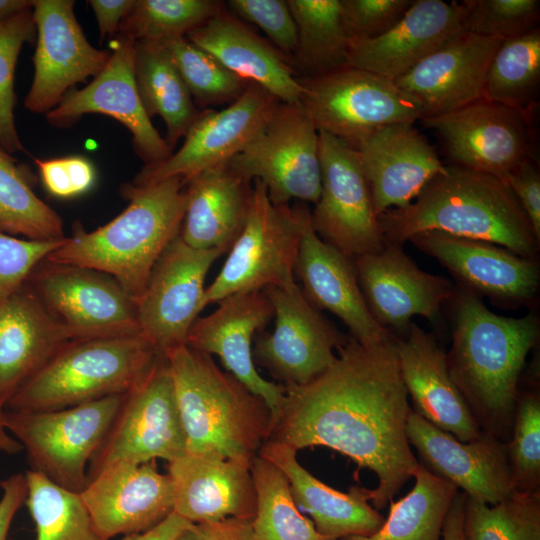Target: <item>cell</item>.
I'll list each match as a JSON object with an SVG mask.
<instances>
[{
    "label": "cell",
    "mask_w": 540,
    "mask_h": 540,
    "mask_svg": "<svg viewBox=\"0 0 540 540\" xmlns=\"http://www.w3.org/2000/svg\"><path fill=\"white\" fill-rule=\"evenodd\" d=\"M396 337L362 345L349 337L334 363L310 382L285 387L267 441L296 452L323 446L378 478L370 501L381 509L413 477L419 462L406 434L408 403Z\"/></svg>",
    "instance_id": "cell-1"
},
{
    "label": "cell",
    "mask_w": 540,
    "mask_h": 540,
    "mask_svg": "<svg viewBox=\"0 0 540 540\" xmlns=\"http://www.w3.org/2000/svg\"><path fill=\"white\" fill-rule=\"evenodd\" d=\"M452 301L450 376L479 427L498 438L510 426L527 355L539 337V320L490 311L480 296L459 286Z\"/></svg>",
    "instance_id": "cell-2"
},
{
    "label": "cell",
    "mask_w": 540,
    "mask_h": 540,
    "mask_svg": "<svg viewBox=\"0 0 540 540\" xmlns=\"http://www.w3.org/2000/svg\"><path fill=\"white\" fill-rule=\"evenodd\" d=\"M386 243L402 245L424 231L489 242L534 259L539 240L508 185L487 173L446 166L415 201L378 216Z\"/></svg>",
    "instance_id": "cell-3"
},
{
    "label": "cell",
    "mask_w": 540,
    "mask_h": 540,
    "mask_svg": "<svg viewBox=\"0 0 540 540\" xmlns=\"http://www.w3.org/2000/svg\"><path fill=\"white\" fill-rule=\"evenodd\" d=\"M122 194L129 204L117 217L93 231L74 222L72 235L45 260L107 273L136 302L156 261L180 233L185 183L180 177L142 187L128 183Z\"/></svg>",
    "instance_id": "cell-4"
},
{
    "label": "cell",
    "mask_w": 540,
    "mask_h": 540,
    "mask_svg": "<svg viewBox=\"0 0 540 540\" xmlns=\"http://www.w3.org/2000/svg\"><path fill=\"white\" fill-rule=\"evenodd\" d=\"M187 453L251 465L271 429L265 401L223 372L212 356L185 345L166 354Z\"/></svg>",
    "instance_id": "cell-5"
},
{
    "label": "cell",
    "mask_w": 540,
    "mask_h": 540,
    "mask_svg": "<svg viewBox=\"0 0 540 540\" xmlns=\"http://www.w3.org/2000/svg\"><path fill=\"white\" fill-rule=\"evenodd\" d=\"M158 356L140 334L70 341L13 394L5 409L50 411L123 395Z\"/></svg>",
    "instance_id": "cell-6"
},
{
    "label": "cell",
    "mask_w": 540,
    "mask_h": 540,
    "mask_svg": "<svg viewBox=\"0 0 540 540\" xmlns=\"http://www.w3.org/2000/svg\"><path fill=\"white\" fill-rule=\"evenodd\" d=\"M123 395L50 411L4 410V425L26 452L30 470L80 493L88 468L106 436Z\"/></svg>",
    "instance_id": "cell-7"
},
{
    "label": "cell",
    "mask_w": 540,
    "mask_h": 540,
    "mask_svg": "<svg viewBox=\"0 0 540 540\" xmlns=\"http://www.w3.org/2000/svg\"><path fill=\"white\" fill-rule=\"evenodd\" d=\"M309 213L306 206L272 203L265 185L254 180L245 225L220 272L206 288L203 307L232 294L295 284V265Z\"/></svg>",
    "instance_id": "cell-8"
},
{
    "label": "cell",
    "mask_w": 540,
    "mask_h": 540,
    "mask_svg": "<svg viewBox=\"0 0 540 540\" xmlns=\"http://www.w3.org/2000/svg\"><path fill=\"white\" fill-rule=\"evenodd\" d=\"M299 103L318 131L354 149L374 131L423 118L420 103L393 80L352 66L298 78Z\"/></svg>",
    "instance_id": "cell-9"
},
{
    "label": "cell",
    "mask_w": 540,
    "mask_h": 540,
    "mask_svg": "<svg viewBox=\"0 0 540 540\" xmlns=\"http://www.w3.org/2000/svg\"><path fill=\"white\" fill-rule=\"evenodd\" d=\"M187 453L173 378L165 356L123 396L120 408L88 468V481L115 463L172 462Z\"/></svg>",
    "instance_id": "cell-10"
},
{
    "label": "cell",
    "mask_w": 540,
    "mask_h": 540,
    "mask_svg": "<svg viewBox=\"0 0 540 540\" xmlns=\"http://www.w3.org/2000/svg\"><path fill=\"white\" fill-rule=\"evenodd\" d=\"M228 164L250 181L260 180L276 205L316 203L321 192L318 130L298 103L279 102Z\"/></svg>",
    "instance_id": "cell-11"
},
{
    "label": "cell",
    "mask_w": 540,
    "mask_h": 540,
    "mask_svg": "<svg viewBox=\"0 0 540 540\" xmlns=\"http://www.w3.org/2000/svg\"><path fill=\"white\" fill-rule=\"evenodd\" d=\"M26 282L72 340L140 334L135 300L107 273L43 260Z\"/></svg>",
    "instance_id": "cell-12"
},
{
    "label": "cell",
    "mask_w": 540,
    "mask_h": 540,
    "mask_svg": "<svg viewBox=\"0 0 540 540\" xmlns=\"http://www.w3.org/2000/svg\"><path fill=\"white\" fill-rule=\"evenodd\" d=\"M321 192L311 216L317 235L345 255L379 252L386 245L359 154L318 131Z\"/></svg>",
    "instance_id": "cell-13"
},
{
    "label": "cell",
    "mask_w": 540,
    "mask_h": 540,
    "mask_svg": "<svg viewBox=\"0 0 540 540\" xmlns=\"http://www.w3.org/2000/svg\"><path fill=\"white\" fill-rule=\"evenodd\" d=\"M274 310V328L258 335L254 363L285 387L304 385L330 367L348 340L303 294L295 283L263 289Z\"/></svg>",
    "instance_id": "cell-14"
},
{
    "label": "cell",
    "mask_w": 540,
    "mask_h": 540,
    "mask_svg": "<svg viewBox=\"0 0 540 540\" xmlns=\"http://www.w3.org/2000/svg\"><path fill=\"white\" fill-rule=\"evenodd\" d=\"M223 253L222 249H194L178 235L156 261L136 300V312L140 334L159 355L186 344L204 309L206 275Z\"/></svg>",
    "instance_id": "cell-15"
},
{
    "label": "cell",
    "mask_w": 540,
    "mask_h": 540,
    "mask_svg": "<svg viewBox=\"0 0 540 540\" xmlns=\"http://www.w3.org/2000/svg\"><path fill=\"white\" fill-rule=\"evenodd\" d=\"M528 110H519L485 98L452 112L424 118L423 125L442 139L455 165L495 176L533 158Z\"/></svg>",
    "instance_id": "cell-16"
},
{
    "label": "cell",
    "mask_w": 540,
    "mask_h": 540,
    "mask_svg": "<svg viewBox=\"0 0 540 540\" xmlns=\"http://www.w3.org/2000/svg\"><path fill=\"white\" fill-rule=\"evenodd\" d=\"M278 103L262 87L249 83L228 107L201 110L180 149L160 163L144 165L130 184L142 187L172 177L185 182L227 163L257 134Z\"/></svg>",
    "instance_id": "cell-17"
},
{
    "label": "cell",
    "mask_w": 540,
    "mask_h": 540,
    "mask_svg": "<svg viewBox=\"0 0 540 540\" xmlns=\"http://www.w3.org/2000/svg\"><path fill=\"white\" fill-rule=\"evenodd\" d=\"M73 0H32L36 27L34 76L24 99L33 113H48L77 83L96 77L111 52L93 47L74 14Z\"/></svg>",
    "instance_id": "cell-18"
},
{
    "label": "cell",
    "mask_w": 540,
    "mask_h": 540,
    "mask_svg": "<svg viewBox=\"0 0 540 540\" xmlns=\"http://www.w3.org/2000/svg\"><path fill=\"white\" fill-rule=\"evenodd\" d=\"M104 69L82 89L70 90L46 114L50 125L67 128L89 113L118 120L132 135L136 154L145 165L167 159L173 152L153 126L138 94L133 65L134 41L116 36Z\"/></svg>",
    "instance_id": "cell-19"
},
{
    "label": "cell",
    "mask_w": 540,
    "mask_h": 540,
    "mask_svg": "<svg viewBox=\"0 0 540 540\" xmlns=\"http://www.w3.org/2000/svg\"><path fill=\"white\" fill-rule=\"evenodd\" d=\"M406 434L420 464L468 498L495 505L515 492L507 445L493 434L482 431L476 439L462 442L413 410Z\"/></svg>",
    "instance_id": "cell-20"
},
{
    "label": "cell",
    "mask_w": 540,
    "mask_h": 540,
    "mask_svg": "<svg viewBox=\"0 0 540 540\" xmlns=\"http://www.w3.org/2000/svg\"><path fill=\"white\" fill-rule=\"evenodd\" d=\"M217 304L215 311L195 320L186 345L219 357L228 373L265 401L273 422L285 389L282 384L270 382L259 374L252 355L254 335L274 316L272 304L263 290L232 294Z\"/></svg>",
    "instance_id": "cell-21"
},
{
    "label": "cell",
    "mask_w": 540,
    "mask_h": 540,
    "mask_svg": "<svg viewBox=\"0 0 540 540\" xmlns=\"http://www.w3.org/2000/svg\"><path fill=\"white\" fill-rule=\"evenodd\" d=\"M353 260L369 311L389 331H406L416 315L436 321L453 296L451 282L421 270L402 245L386 243L379 252Z\"/></svg>",
    "instance_id": "cell-22"
},
{
    "label": "cell",
    "mask_w": 540,
    "mask_h": 540,
    "mask_svg": "<svg viewBox=\"0 0 540 540\" xmlns=\"http://www.w3.org/2000/svg\"><path fill=\"white\" fill-rule=\"evenodd\" d=\"M79 496L97 532L109 540L146 531L174 511L171 478L154 461L108 465Z\"/></svg>",
    "instance_id": "cell-23"
},
{
    "label": "cell",
    "mask_w": 540,
    "mask_h": 540,
    "mask_svg": "<svg viewBox=\"0 0 540 540\" xmlns=\"http://www.w3.org/2000/svg\"><path fill=\"white\" fill-rule=\"evenodd\" d=\"M435 258L464 287L496 304L520 306L537 295L539 264L501 246L439 231H424L409 240Z\"/></svg>",
    "instance_id": "cell-24"
},
{
    "label": "cell",
    "mask_w": 540,
    "mask_h": 540,
    "mask_svg": "<svg viewBox=\"0 0 540 540\" xmlns=\"http://www.w3.org/2000/svg\"><path fill=\"white\" fill-rule=\"evenodd\" d=\"M502 41L463 30L394 82L420 103L422 119L452 112L484 98L488 68Z\"/></svg>",
    "instance_id": "cell-25"
},
{
    "label": "cell",
    "mask_w": 540,
    "mask_h": 540,
    "mask_svg": "<svg viewBox=\"0 0 540 540\" xmlns=\"http://www.w3.org/2000/svg\"><path fill=\"white\" fill-rule=\"evenodd\" d=\"M310 213L304 223L295 265L303 294L318 310L336 315L360 344L369 346L389 340L394 336L392 332L382 327L369 311L353 258L317 235Z\"/></svg>",
    "instance_id": "cell-26"
},
{
    "label": "cell",
    "mask_w": 540,
    "mask_h": 540,
    "mask_svg": "<svg viewBox=\"0 0 540 540\" xmlns=\"http://www.w3.org/2000/svg\"><path fill=\"white\" fill-rule=\"evenodd\" d=\"M356 150L378 216L412 203L446 168L411 123L384 126L364 138Z\"/></svg>",
    "instance_id": "cell-27"
},
{
    "label": "cell",
    "mask_w": 540,
    "mask_h": 540,
    "mask_svg": "<svg viewBox=\"0 0 540 540\" xmlns=\"http://www.w3.org/2000/svg\"><path fill=\"white\" fill-rule=\"evenodd\" d=\"M461 3L413 0L403 17L376 38H349L347 64L395 80L463 31Z\"/></svg>",
    "instance_id": "cell-28"
},
{
    "label": "cell",
    "mask_w": 540,
    "mask_h": 540,
    "mask_svg": "<svg viewBox=\"0 0 540 540\" xmlns=\"http://www.w3.org/2000/svg\"><path fill=\"white\" fill-rule=\"evenodd\" d=\"M399 367L417 414L462 442L476 439L480 427L453 382L446 353L435 337L410 323L396 338Z\"/></svg>",
    "instance_id": "cell-29"
},
{
    "label": "cell",
    "mask_w": 540,
    "mask_h": 540,
    "mask_svg": "<svg viewBox=\"0 0 540 540\" xmlns=\"http://www.w3.org/2000/svg\"><path fill=\"white\" fill-rule=\"evenodd\" d=\"M174 512L191 523L253 520L256 492L250 465L214 455L189 454L168 463Z\"/></svg>",
    "instance_id": "cell-30"
},
{
    "label": "cell",
    "mask_w": 540,
    "mask_h": 540,
    "mask_svg": "<svg viewBox=\"0 0 540 540\" xmlns=\"http://www.w3.org/2000/svg\"><path fill=\"white\" fill-rule=\"evenodd\" d=\"M70 341L25 282L0 306V407Z\"/></svg>",
    "instance_id": "cell-31"
},
{
    "label": "cell",
    "mask_w": 540,
    "mask_h": 540,
    "mask_svg": "<svg viewBox=\"0 0 540 540\" xmlns=\"http://www.w3.org/2000/svg\"><path fill=\"white\" fill-rule=\"evenodd\" d=\"M258 455L282 471L297 508L311 517L322 536L330 540L367 536L384 523L385 518L368 503L369 489L353 486L344 493L324 484L301 466L294 449L280 443L266 441Z\"/></svg>",
    "instance_id": "cell-32"
},
{
    "label": "cell",
    "mask_w": 540,
    "mask_h": 540,
    "mask_svg": "<svg viewBox=\"0 0 540 540\" xmlns=\"http://www.w3.org/2000/svg\"><path fill=\"white\" fill-rule=\"evenodd\" d=\"M186 38L237 76L255 83L281 103L300 101L298 77L272 44L225 11L208 19Z\"/></svg>",
    "instance_id": "cell-33"
},
{
    "label": "cell",
    "mask_w": 540,
    "mask_h": 540,
    "mask_svg": "<svg viewBox=\"0 0 540 540\" xmlns=\"http://www.w3.org/2000/svg\"><path fill=\"white\" fill-rule=\"evenodd\" d=\"M184 183L186 208L180 238L194 249L228 252L248 216L251 181L227 162L204 170Z\"/></svg>",
    "instance_id": "cell-34"
},
{
    "label": "cell",
    "mask_w": 540,
    "mask_h": 540,
    "mask_svg": "<svg viewBox=\"0 0 540 540\" xmlns=\"http://www.w3.org/2000/svg\"><path fill=\"white\" fill-rule=\"evenodd\" d=\"M135 82L148 117L159 116L167 129L166 142L173 150L184 138L201 110L161 43H134Z\"/></svg>",
    "instance_id": "cell-35"
},
{
    "label": "cell",
    "mask_w": 540,
    "mask_h": 540,
    "mask_svg": "<svg viewBox=\"0 0 540 540\" xmlns=\"http://www.w3.org/2000/svg\"><path fill=\"white\" fill-rule=\"evenodd\" d=\"M413 477L412 490L389 502L388 516L376 532L341 540H442L445 517L458 489L420 463Z\"/></svg>",
    "instance_id": "cell-36"
},
{
    "label": "cell",
    "mask_w": 540,
    "mask_h": 540,
    "mask_svg": "<svg viewBox=\"0 0 540 540\" xmlns=\"http://www.w3.org/2000/svg\"><path fill=\"white\" fill-rule=\"evenodd\" d=\"M297 30L294 59L306 76L328 73L347 64L349 35L341 0H287Z\"/></svg>",
    "instance_id": "cell-37"
},
{
    "label": "cell",
    "mask_w": 540,
    "mask_h": 540,
    "mask_svg": "<svg viewBox=\"0 0 540 540\" xmlns=\"http://www.w3.org/2000/svg\"><path fill=\"white\" fill-rule=\"evenodd\" d=\"M250 472L256 492L252 526L257 540H330L299 511L279 468L257 455Z\"/></svg>",
    "instance_id": "cell-38"
},
{
    "label": "cell",
    "mask_w": 540,
    "mask_h": 540,
    "mask_svg": "<svg viewBox=\"0 0 540 540\" xmlns=\"http://www.w3.org/2000/svg\"><path fill=\"white\" fill-rule=\"evenodd\" d=\"M0 231L29 240L66 238L60 215L34 193L17 161L1 147Z\"/></svg>",
    "instance_id": "cell-39"
},
{
    "label": "cell",
    "mask_w": 540,
    "mask_h": 540,
    "mask_svg": "<svg viewBox=\"0 0 540 540\" xmlns=\"http://www.w3.org/2000/svg\"><path fill=\"white\" fill-rule=\"evenodd\" d=\"M540 80V30L502 41L490 62L484 98L528 110Z\"/></svg>",
    "instance_id": "cell-40"
},
{
    "label": "cell",
    "mask_w": 540,
    "mask_h": 540,
    "mask_svg": "<svg viewBox=\"0 0 540 540\" xmlns=\"http://www.w3.org/2000/svg\"><path fill=\"white\" fill-rule=\"evenodd\" d=\"M25 504L36 540H109L95 529L79 493L66 490L35 471L25 472Z\"/></svg>",
    "instance_id": "cell-41"
},
{
    "label": "cell",
    "mask_w": 540,
    "mask_h": 540,
    "mask_svg": "<svg viewBox=\"0 0 540 540\" xmlns=\"http://www.w3.org/2000/svg\"><path fill=\"white\" fill-rule=\"evenodd\" d=\"M222 7L213 0H134L116 36L158 43L186 37Z\"/></svg>",
    "instance_id": "cell-42"
},
{
    "label": "cell",
    "mask_w": 540,
    "mask_h": 540,
    "mask_svg": "<svg viewBox=\"0 0 540 540\" xmlns=\"http://www.w3.org/2000/svg\"><path fill=\"white\" fill-rule=\"evenodd\" d=\"M465 540H540L539 492H517L495 505L467 497Z\"/></svg>",
    "instance_id": "cell-43"
},
{
    "label": "cell",
    "mask_w": 540,
    "mask_h": 540,
    "mask_svg": "<svg viewBox=\"0 0 540 540\" xmlns=\"http://www.w3.org/2000/svg\"><path fill=\"white\" fill-rule=\"evenodd\" d=\"M175 68L200 107L235 101L250 82L221 65L209 53L177 37L161 42Z\"/></svg>",
    "instance_id": "cell-44"
},
{
    "label": "cell",
    "mask_w": 540,
    "mask_h": 540,
    "mask_svg": "<svg viewBox=\"0 0 540 540\" xmlns=\"http://www.w3.org/2000/svg\"><path fill=\"white\" fill-rule=\"evenodd\" d=\"M35 39L32 8L0 23V147L10 154L25 151L15 125L14 77L24 43Z\"/></svg>",
    "instance_id": "cell-45"
},
{
    "label": "cell",
    "mask_w": 540,
    "mask_h": 540,
    "mask_svg": "<svg viewBox=\"0 0 540 540\" xmlns=\"http://www.w3.org/2000/svg\"><path fill=\"white\" fill-rule=\"evenodd\" d=\"M513 436L507 445L515 491L538 492L540 482V400L527 393L517 400Z\"/></svg>",
    "instance_id": "cell-46"
},
{
    "label": "cell",
    "mask_w": 540,
    "mask_h": 540,
    "mask_svg": "<svg viewBox=\"0 0 540 540\" xmlns=\"http://www.w3.org/2000/svg\"><path fill=\"white\" fill-rule=\"evenodd\" d=\"M463 30L503 40L529 32L540 16L538 0H465Z\"/></svg>",
    "instance_id": "cell-47"
},
{
    "label": "cell",
    "mask_w": 540,
    "mask_h": 540,
    "mask_svg": "<svg viewBox=\"0 0 540 540\" xmlns=\"http://www.w3.org/2000/svg\"><path fill=\"white\" fill-rule=\"evenodd\" d=\"M65 239L29 240L0 231V306L27 281L34 267Z\"/></svg>",
    "instance_id": "cell-48"
},
{
    "label": "cell",
    "mask_w": 540,
    "mask_h": 540,
    "mask_svg": "<svg viewBox=\"0 0 540 540\" xmlns=\"http://www.w3.org/2000/svg\"><path fill=\"white\" fill-rule=\"evenodd\" d=\"M228 6L241 18L258 26L285 57L297 48V30L284 0H231Z\"/></svg>",
    "instance_id": "cell-49"
},
{
    "label": "cell",
    "mask_w": 540,
    "mask_h": 540,
    "mask_svg": "<svg viewBox=\"0 0 540 540\" xmlns=\"http://www.w3.org/2000/svg\"><path fill=\"white\" fill-rule=\"evenodd\" d=\"M413 0H341L342 19L349 38H376L391 29Z\"/></svg>",
    "instance_id": "cell-50"
},
{
    "label": "cell",
    "mask_w": 540,
    "mask_h": 540,
    "mask_svg": "<svg viewBox=\"0 0 540 540\" xmlns=\"http://www.w3.org/2000/svg\"><path fill=\"white\" fill-rule=\"evenodd\" d=\"M45 190L57 198L85 194L95 184L96 171L89 159L71 155L52 159H34Z\"/></svg>",
    "instance_id": "cell-51"
},
{
    "label": "cell",
    "mask_w": 540,
    "mask_h": 540,
    "mask_svg": "<svg viewBox=\"0 0 540 540\" xmlns=\"http://www.w3.org/2000/svg\"><path fill=\"white\" fill-rule=\"evenodd\" d=\"M503 181L515 195L540 240V174L534 158L520 162Z\"/></svg>",
    "instance_id": "cell-52"
},
{
    "label": "cell",
    "mask_w": 540,
    "mask_h": 540,
    "mask_svg": "<svg viewBox=\"0 0 540 540\" xmlns=\"http://www.w3.org/2000/svg\"><path fill=\"white\" fill-rule=\"evenodd\" d=\"M174 540H257L251 519L226 518L192 523Z\"/></svg>",
    "instance_id": "cell-53"
},
{
    "label": "cell",
    "mask_w": 540,
    "mask_h": 540,
    "mask_svg": "<svg viewBox=\"0 0 540 540\" xmlns=\"http://www.w3.org/2000/svg\"><path fill=\"white\" fill-rule=\"evenodd\" d=\"M0 489V540H10L12 522L27 497L25 474L16 473L1 480Z\"/></svg>",
    "instance_id": "cell-54"
},
{
    "label": "cell",
    "mask_w": 540,
    "mask_h": 540,
    "mask_svg": "<svg viewBox=\"0 0 540 540\" xmlns=\"http://www.w3.org/2000/svg\"><path fill=\"white\" fill-rule=\"evenodd\" d=\"M92 8L98 29L100 40L107 37H115L119 27L129 13L134 0H89Z\"/></svg>",
    "instance_id": "cell-55"
},
{
    "label": "cell",
    "mask_w": 540,
    "mask_h": 540,
    "mask_svg": "<svg viewBox=\"0 0 540 540\" xmlns=\"http://www.w3.org/2000/svg\"><path fill=\"white\" fill-rule=\"evenodd\" d=\"M191 522L174 511L154 527L136 534L123 536L120 540H174Z\"/></svg>",
    "instance_id": "cell-56"
},
{
    "label": "cell",
    "mask_w": 540,
    "mask_h": 540,
    "mask_svg": "<svg viewBox=\"0 0 540 540\" xmlns=\"http://www.w3.org/2000/svg\"><path fill=\"white\" fill-rule=\"evenodd\" d=\"M467 496L460 490L456 493L442 530V540H465L464 517Z\"/></svg>",
    "instance_id": "cell-57"
},
{
    "label": "cell",
    "mask_w": 540,
    "mask_h": 540,
    "mask_svg": "<svg viewBox=\"0 0 540 540\" xmlns=\"http://www.w3.org/2000/svg\"><path fill=\"white\" fill-rule=\"evenodd\" d=\"M31 8L32 0H0V23Z\"/></svg>",
    "instance_id": "cell-58"
},
{
    "label": "cell",
    "mask_w": 540,
    "mask_h": 540,
    "mask_svg": "<svg viewBox=\"0 0 540 540\" xmlns=\"http://www.w3.org/2000/svg\"><path fill=\"white\" fill-rule=\"evenodd\" d=\"M4 410V408L0 407V453L14 455L22 451L23 447L6 429Z\"/></svg>",
    "instance_id": "cell-59"
}]
</instances>
